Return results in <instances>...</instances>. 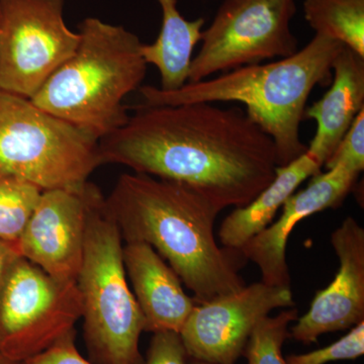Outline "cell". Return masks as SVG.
I'll use <instances>...</instances> for the list:
<instances>
[{
	"mask_svg": "<svg viewBox=\"0 0 364 364\" xmlns=\"http://www.w3.org/2000/svg\"><path fill=\"white\" fill-rule=\"evenodd\" d=\"M102 164L181 182L220 210L242 208L269 186L277 167L272 139L239 107L210 102L139 105L100 141Z\"/></svg>",
	"mask_w": 364,
	"mask_h": 364,
	"instance_id": "1",
	"label": "cell"
},
{
	"mask_svg": "<svg viewBox=\"0 0 364 364\" xmlns=\"http://www.w3.org/2000/svg\"><path fill=\"white\" fill-rule=\"evenodd\" d=\"M105 207L123 240L152 246L193 291L196 304L247 286L230 254L215 241V222L221 210L196 189L124 173L105 198Z\"/></svg>",
	"mask_w": 364,
	"mask_h": 364,
	"instance_id": "2",
	"label": "cell"
},
{
	"mask_svg": "<svg viewBox=\"0 0 364 364\" xmlns=\"http://www.w3.org/2000/svg\"><path fill=\"white\" fill-rule=\"evenodd\" d=\"M339 41L315 35L291 56L225 72L218 77L188 82L179 90L141 86L144 105L191 102H239L253 123L272 139L277 165L284 166L306 152L299 126L315 86L332 80L333 62L343 48Z\"/></svg>",
	"mask_w": 364,
	"mask_h": 364,
	"instance_id": "3",
	"label": "cell"
},
{
	"mask_svg": "<svg viewBox=\"0 0 364 364\" xmlns=\"http://www.w3.org/2000/svg\"><path fill=\"white\" fill-rule=\"evenodd\" d=\"M78 33L77 50L31 100L100 142L128 121L124 100L141 87L147 64L143 43L123 26L87 18Z\"/></svg>",
	"mask_w": 364,
	"mask_h": 364,
	"instance_id": "4",
	"label": "cell"
},
{
	"mask_svg": "<svg viewBox=\"0 0 364 364\" xmlns=\"http://www.w3.org/2000/svg\"><path fill=\"white\" fill-rule=\"evenodd\" d=\"M123 238L102 191L91 205L77 284L83 331L93 364H142L145 320L127 280Z\"/></svg>",
	"mask_w": 364,
	"mask_h": 364,
	"instance_id": "5",
	"label": "cell"
},
{
	"mask_svg": "<svg viewBox=\"0 0 364 364\" xmlns=\"http://www.w3.org/2000/svg\"><path fill=\"white\" fill-rule=\"evenodd\" d=\"M102 165L100 142L33 105L0 90V174L42 189L75 188Z\"/></svg>",
	"mask_w": 364,
	"mask_h": 364,
	"instance_id": "6",
	"label": "cell"
},
{
	"mask_svg": "<svg viewBox=\"0 0 364 364\" xmlns=\"http://www.w3.org/2000/svg\"><path fill=\"white\" fill-rule=\"evenodd\" d=\"M296 13L294 0H223L214 21L203 31L202 47L191 62L188 82L291 56L299 50L291 28Z\"/></svg>",
	"mask_w": 364,
	"mask_h": 364,
	"instance_id": "7",
	"label": "cell"
},
{
	"mask_svg": "<svg viewBox=\"0 0 364 364\" xmlns=\"http://www.w3.org/2000/svg\"><path fill=\"white\" fill-rule=\"evenodd\" d=\"M82 315L75 282H62L21 257L0 289V351L23 363L74 330Z\"/></svg>",
	"mask_w": 364,
	"mask_h": 364,
	"instance_id": "8",
	"label": "cell"
},
{
	"mask_svg": "<svg viewBox=\"0 0 364 364\" xmlns=\"http://www.w3.org/2000/svg\"><path fill=\"white\" fill-rule=\"evenodd\" d=\"M65 0H0V90L31 100L77 50Z\"/></svg>",
	"mask_w": 364,
	"mask_h": 364,
	"instance_id": "9",
	"label": "cell"
},
{
	"mask_svg": "<svg viewBox=\"0 0 364 364\" xmlns=\"http://www.w3.org/2000/svg\"><path fill=\"white\" fill-rule=\"evenodd\" d=\"M294 306L291 287L264 282L196 304L181 333L188 358L213 364H235L255 326L275 309Z\"/></svg>",
	"mask_w": 364,
	"mask_h": 364,
	"instance_id": "10",
	"label": "cell"
},
{
	"mask_svg": "<svg viewBox=\"0 0 364 364\" xmlns=\"http://www.w3.org/2000/svg\"><path fill=\"white\" fill-rule=\"evenodd\" d=\"M100 191L88 181L79 188L43 191L18 243L21 257L55 279L76 282L88 215Z\"/></svg>",
	"mask_w": 364,
	"mask_h": 364,
	"instance_id": "11",
	"label": "cell"
},
{
	"mask_svg": "<svg viewBox=\"0 0 364 364\" xmlns=\"http://www.w3.org/2000/svg\"><path fill=\"white\" fill-rule=\"evenodd\" d=\"M331 244L339 258L338 272L289 331L303 344L316 343L326 333L351 329L364 321V229L354 218H346L333 232Z\"/></svg>",
	"mask_w": 364,
	"mask_h": 364,
	"instance_id": "12",
	"label": "cell"
},
{
	"mask_svg": "<svg viewBox=\"0 0 364 364\" xmlns=\"http://www.w3.org/2000/svg\"><path fill=\"white\" fill-rule=\"evenodd\" d=\"M359 174L344 166L328 169L325 173L318 172L305 189L287 198L282 215L274 224L239 249L246 259L259 267L262 282L268 286L291 287L287 245L294 228L310 215L339 207L353 188Z\"/></svg>",
	"mask_w": 364,
	"mask_h": 364,
	"instance_id": "13",
	"label": "cell"
},
{
	"mask_svg": "<svg viewBox=\"0 0 364 364\" xmlns=\"http://www.w3.org/2000/svg\"><path fill=\"white\" fill-rule=\"evenodd\" d=\"M123 259L145 320V331L181 333L196 301L183 291L178 275L143 242H127Z\"/></svg>",
	"mask_w": 364,
	"mask_h": 364,
	"instance_id": "14",
	"label": "cell"
},
{
	"mask_svg": "<svg viewBox=\"0 0 364 364\" xmlns=\"http://www.w3.org/2000/svg\"><path fill=\"white\" fill-rule=\"evenodd\" d=\"M332 76L327 92L304 114V119H313L317 124L306 151L323 166L364 109V57L343 46L333 62Z\"/></svg>",
	"mask_w": 364,
	"mask_h": 364,
	"instance_id": "15",
	"label": "cell"
},
{
	"mask_svg": "<svg viewBox=\"0 0 364 364\" xmlns=\"http://www.w3.org/2000/svg\"><path fill=\"white\" fill-rule=\"evenodd\" d=\"M323 164L306 151L293 162L279 166L267 188L245 207L235 208L219 230L224 247L239 250L254 236L268 227L279 208L309 177L321 172Z\"/></svg>",
	"mask_w": 364,
	"mask_h": 364,
	"instance_id": "16",
	"label": "cell"
},
{
	"mask_svg": "<svg viewBox=\"0 0 364 364\" xmlns=\"http://www.w3.org/2000/svg\"><path fill=\"white\" fill-rule=\"evenodd\" d=\"M157 1L162 11L161 30L153 44L142 45L141 54L147 65L159 71V88L176 90L188 82L193 50L202 40L205 20H186L177 9V0Z\"/></svg>",
	"mask_w": 364,
	"mask_h": 364,
	"instance_id": "17",
	"label": "cell"
},
{
	"mask_svg": "<svg viewBox=\"0 0 364 364\" xmlns=\"http://www.w3.org/2000/svg\"><path fill=\"white\" fill-rule=\"evenodd\" d=\"M304 16L316 32L364 57V0H305Z\"/></svg>",
	"mask_w": 364,
	"mask_h": 364,
	"instance_id": "18",
	"label": "cell"
},
{
	"mask_svg": "<svg viewBox=\"0 0 364 364\" xmlns=\"http://www.w3.org/2000/svg\"><path fill=\"white\" fill-rule=\"evenodd\" d=\"M42 193L38 186L21 179H0V241L18 243Z\"/></svg>",
	"mask_w": 364,
	"mask_h": 364,
	"instance_id": "19",
	"label": "cell"
},
{
	"mask_svg": "<svg viewBox=\"0 0 364 364\" xmlns=\"http://www.w3.org/2000/svg\"><path fill=\"white\" fill-rule=\"evenodd\" d=\"M299 318L298 309L282 311L274 317L263 318L254 328L243 355L248 364H287L282 346L291 337L289 324Z\"/></svg>",
	"mask_w": 364,
	"mask_h": 364,
	"instance_id": "20",
	"label": "cell"
},
{
	"mask_svg": "<svg viewBox=\"0 0 364 364\" xmlns=\"http://www.w3.org/2000/svg\"><path fill=\"white\" fill-rule=\"evenodd\" d=\"M364 354V321L350 332L324 348L287 356V364H326L331 361L353 360Z\"/></svg>",
	"mask_w": 364,
	"mask_h": 364,
	"instance_id": "21",
	"label": "cell"
},
{
	"mask_svg": "<svg viewBox=\"0 0 364 364\" xmlns=\"http://www.w3.org/2000/svg\"><path fill=\"white\" fill-rule=\"evenodd\" d=\"M326 169L344 166L353 171L364 169V109L359 112L350 128L342 138L341 142L329 159L326 161Z\"/></svg>",
	"mask_w": 364,
	"mask_h": 364,
	"instance_id": "22",
	"label": "cell"
},
{
	"mask_svg": "<svg viewBox=\"0 0 364 364\" xmlns=\"http://www.w3.org/2000/svg\"><path fill=\"white\" fill-rule=\"evenodd\" d=\"M188 352L179 333L155 332L142 364H188Z\"/></svg>",
	"mask_w": 364,
	"mask_h": 364,
	"instance_id": "23",
	"label": "cell"
},
{
	"mask_svg": "<svg viewBox=\"0 0 364 364\" xmlns=\"http://www.w3.org/2000/svg\"><path fill=\"white\" fill-rule=\"evenodd\" d=\"M75 336V329L72 330L57 340L49 348L26 359L23 364H93L79 353Z\"/></svg>",
	"mask_w": 364,
	"mask_h": 364,
	"instance_id": "24",
	"label": "cell"
},
{
	"mask_svg": "<svg viewBox=\"0 0 364 364\" xmlns=\"http://www.w3.org/2000/svg\"><path fill=\"white\" fill-rule=\"evenodd\" d=\"M21 257L18 244L0 241V289L6 279L9 270L14 267L16 260L20 259Z\"/></svg>",
	"mask_w": 364,
	"mask_h": 364,
	"instance_id": "25",
	"label": "cell"
},
{
	"mask_svg": "<svg viewBox=\"0 0 364 364\" xmlns=\"http://www.w3.org/2000/svg\"><path fill=\"white\" fill-rule=\"evenodd\" d=\"M0 364H23V363L7 358L6 355H4V354L0 351Z\"/></svg>",
	"mask_w": 364,
	"mask_h": 364,
	"instance_id": "26",
	"label": "cell"
},
{
	"mask_svg": "<svg viewBox=\"0 0 364 364\" xmlns=\"http://www.w3.org/2000/svg\"><path fill=\"white\" fill-rule=\"evenodd\" d=\"M188 364H213V363H205V361L195 360V359H193V361H191V363H188Z\"/></svg>",
	"mask_w": 364,
	"mask_h": 364,
	"instance_id": "27",
	"label": "cell"
},
{
	"mask_svg": "<svg viewBox=\"0 0 364 364\" xmlns=\"http://www.w3.org/2000/svg\"><path fill=\"white\" fill-rule=\"evenodd\" d=\"M2 177H4V176H2L1 174H0V179H1Z\"/></svg>",
	"mask_w": 364,
	"mask_h": 364,
	"instance_id": "28",
	"label": "cell"
}]
</instances>
